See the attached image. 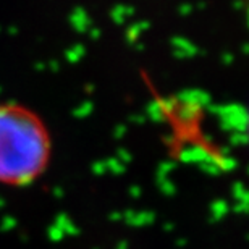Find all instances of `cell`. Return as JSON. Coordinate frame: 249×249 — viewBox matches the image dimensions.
<instances>
[{
    "label": "cell",
    "instance_id": "cell-1",
    "mask_svg": "<svg viewBox=\"0 0 249 249\" xmlns=\"http://www.w3.org/2000/svg\"><path fill=\"white\" fill-rule=\"evenodd\" d=\"M51 159L52 136L39 113L23 104L0 102V185H33L47 172Z\"/></svg>",
    "mask_w": 249,
    "mask_h": 249
}]
</instances>
